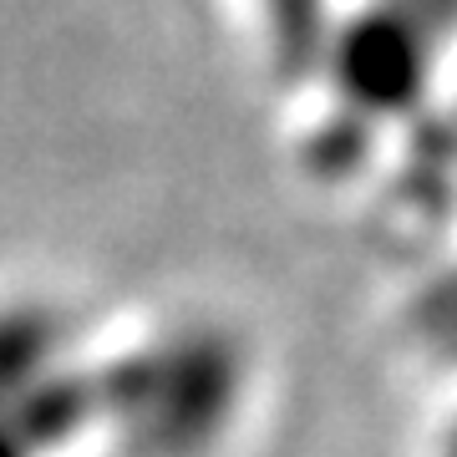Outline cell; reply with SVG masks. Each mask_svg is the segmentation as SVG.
I'll list each match as a JSON object with an SVG mask.
<instances>
[{
	"instance_id": "cell-1",
	"label": "cell",
	"mask_w": 457,
	"mask_h": 457,
	"mask_svg": "<svg viewBox=\"0 0 457 457\" xmlns=\"http://www.w3.org/2000/svg\"><path fill=\"white\" fill-rule=\"evenodd\" d=\"M422 26L392 11H366L356 21H336L326 36V56L336 77L361 107L371 112H402L422 92Z\"/></svg>"
},
{
	"instance_id": "cell-2",
	"label": "cell",
	"mask_w": 457,
	"mask_h": 457,
	"mask_svg": "<svg viewBox=\"0 0 457 457\" xmlns=\"http://www.w3.org/2000/svg\"><path fill=\"white\" fill-rule=\"evenodd\" d=\"M264 16H270V36L275 46H285L279 56L295 66H311L320 62L326 51V36L336 21L326 16V0H260Z\"/></svg>"
}]
</instances>
